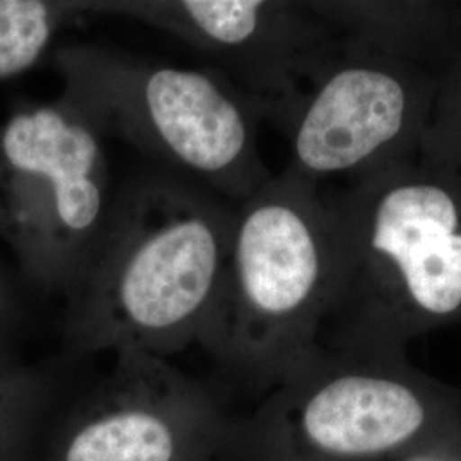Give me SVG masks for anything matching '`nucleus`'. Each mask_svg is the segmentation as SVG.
Segmentation results:
<instances>
[{
	"instance_id": "14",
	"label": "nucleus",
	"mask_w": 461,
	"mask_h": 461,
	"mask_svg": "<svg viewBox=\"0 0 461 461\" xmlns=\"http://www.w3.org/2000/svg\"><path fill=\"white\" fill-rule=\"evenodd\" d=\"M395 461H461V426L429 439Z\"/></svg>"
},
{
	"instance_id": "8",
	"label": "nucleus",
	"mask_w": 461,
	"mask_h": 461,
	"mask_svg": "<svg viewBox=\"0 0 461 461\" xmlns=\"http://www.w3.org/2000/svg\"><path fill=\"white\" fill-rule=\"evenodd\" d=\"M234 420L202 381L123 350L68 409L40 461H228Z\"/></svg>"
},
{
	"instance_id": "2",
	"label": "nucleus",
	"mask_w": 461,
	"mask_h": 461,
	"mask_svg": "<svg viewBox=\"0 0 461 461\" xmlns=\"http://www.w3.org/2000/svg\"><path fill=\"white\" fill-rule=\"evenodd\" d=\"M329 198L339 291L320 346L407 357L413 340L461 325V171L417 154Z\"/></svg>"
},
{
	"instance_id": "1",
	"label": "nucleus",
	"mask_w": 461,
	"mask_h": 461,
	"mask_svg": "<svg viewBox=\"0 0 461 461\" xmlns=\"http://www.w3.org/2000/svg\"><path fill=\"white\" fill-rule=\"evenodd\" d=\"M232 228L234 203L169 171L123 185L66 294L67 352L166 359L202 346L224 291Z\"/></svg>"
},
{
	"instance_id": "11",
	"label": "nucleus",
	"mask_w": 461,
	"mask_h": 461,
	"mask_svg": "<svg viewBox=\"0 0 461 461\" xmlns=\"http://www.w3.org/2000/svg\"><path fill=\"white\" fill-rule=\"evenodd\" d=\"M84 16L81 2L0 0V79L32 68L57 33Z\"/></svg>"
},
{
	"instance_id": "5",
	"label": "nucleus",
	"mask_w": 461,
	"mask_h": 461,
	"mask_svg": "<svg viewBox=\"0 0 461 461\" xmlns=\"http://www.w3.org/2000/svg\"><path fill=\"white\" fill-rule=\"evenodd\" d=\"M461 426V388L409 357L318 347L236 417L228 461H395Z\"/></svg>"
},
{
	"instance_id": "7",
	"label": "nucleus",
	"mask_w": 461,
	"mask_h": 461,
	"mask_svg": "<svg viewBox=\"0 0 461 461\" xmlns=\"http://www.w3.org/2000/svg\"><path fill=\"white\" fill-rule=\"evenodd\" d=\"M439 74L339 34L279 127L291 148L287 167L318 185L331 176L354 182L412 158Z\"/></svg>"
},
{
	"instance_id": "15",
	"label": "nucleus",
	"mask_w": 461,
	"mask_h": 461,
	"mask_svg": "<svg viewBox=\"0 0 461 461\" xmlns=\"http://www.w3.org/2000/svg\"><path fill=\"white\" fill-rule=\"evenodd\" d=\"M0 461H33L28 455H0Z\"/></svg>"
},
{
	"instance_id": "16",
	"label": "nucleus",
	"mask_w": 461,
	"mask_h": 461,
	"mask_svg": "<svg viewBox=\"0 0 461 461\" xmlns=\"http://www.w3.org/2000/svg\"><path fill=\"white\" fill-rule=\"evenodd\" d=\"M5 301H7V296H5V285H4V280L0 277V316L4 314V310H5Z\"/></svg>"
},
{
	"instance_id": "3",
	"label": "nucleus",
	"mask_w": 461,
	"mask_h": 461,
	"mask_svg": "<svg viewBox=\"0 0 461 461\" xmlns=\"http://www.w3.org/2000/svg\"><path fill=\"white\" fill-rule=\"evenodd\" d=\"M337 291L329 198L285 167L234 205L226 284L200 347L232 386L260 400L320 347Z\"/></svg>"
},
{
	"instance_id": "13",
	"label": "nucleus",
	"mask_w": 461,
	"mask_h": 461,
	"mask_svg": "<svg viewBox=\"0 0 461 461\" xmlns=\"http://www.w3.org/2000/svg\"><path fill=\"white\" fill-rule=\"evenodd\" d=\"M415 154L429 163L461 171V49L439 74Z\"/></svg>"
},
{
	"instance_id": "12",
	"label": "nucleus",
	"mask_w": 461,
	"mask_h": 461,
	"mask_svg": "<svg viewBox=\"0 0 461 461\" xmlns=\"http://www.w3.org/2000/svg\"><path fill=\"white\" fill-rule=\"evenodd\" d=\"M50 395L43 375L0 359V455H28Z\"/></svg>"
},
{
	"instance_id": "9",
	"label": "nucleus",
	"mask_w": 461,
	"mask_h": 461,
	"mask_svg": "<svg viewBox=\"0 0 461 461\" xmlns=\"http://www.w3.org/2000/svg\"><path fill=\"white\" fill-rule=\"evenodd\" d=\"M84 14L139 21L205 57L280 127L304 86L339 45L310 2L118 0L81 2Z\"/></svg>"
},
{
	"instance_id": "10",
	"label": "nucleus",
	"mask_w": 461,
	"mask_h": 461,
	"mask_svg": "<svg viewBox=\"0 0 461 461\" xmlns=\"http://www.w3.org/2000/svg\"><path fill=\"white\" fill-rule=\"evenodd\" d=\"M348 41L441 72L461 49V4L310 2Z\"/></svg>"
},
{
	"instance_id": "6",
	"label": "nucleus",
	"mask_w": 461,
	"mask_h": 461,
	"mask_svg": "<svg viewBox=\"0 0 461 461\" xmlns=\"http://www.w3.org/2000/svg\"><path fill=\"white\" fill-rule=\"evenodd\" d=\"M113 198L103 135L66 99L23 106L0 127V238L45 293H68Z\"/></svg>"
},
{
	"instance_id": "4",
	"label": "nucleus",
	"mask_w": 461,
	"mask_h": 461,
	"mask_svg": "<svg viewBox=\"0 0 461 461\" xmlns=\"http://www.w3.org/2000/svg\"><path fill=\"white\" fill-rule=\"evenodd\" d=\"M60 98L103 137L240 203L272 175L258 146L262 108L212 67H176L98 43L53 55Z\"/></svg>"
}]
</instances>
